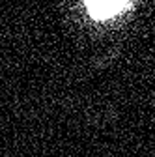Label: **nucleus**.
<instances>
[{"label":"nucleus","instance_id":"1","mask_svg":"<svg viewBox=\"0 0 155 157\" xmlns=\"http://www.w3.org/2000/svg\"><path fill=\"white\" fill-rule=\"evenodd\" d=\"M88 11L93 19H108V17H114L122 11H125L131 4L127 2H88Z\"/></svg>","mask_w":155,"mask_h":157}]
</instances>
